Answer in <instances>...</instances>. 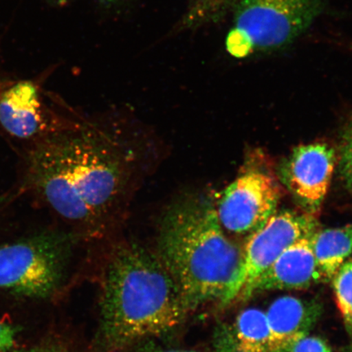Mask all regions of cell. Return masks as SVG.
I'll list each match as a JSON object with an SVG mask.
<instances>
[{"mask_svg":"<svg viewBox=\"0 0 352 352\" xmlns=\"http://www.w3.org/2000/svg\"><path fill=\"white\" fill-rule=\"evenodd\" d=\"M30 188L68 221L95 228L124 197L130 170L118 148L91 132L51 136L30 152Z\"/></svg>","mask_w":352,"mask_h":352,"instance_id":"6da1fadb","label":"cell"},{"mask_svg":"<svg viewBox=\"0 0 352 352\" xmlns=\"http://www.w3.org/2000/svg\"><path fill=\"white\" fill-rule=\"evenodd\" d=\"M100 281L95 352H120L145 338L169 336L189 316L155 252L138 244L114 248Z\"/></svg>","mask_w":352,"mask_h":352,"instance_id":"7a4b0ae2","label":"cell"},{"mask_svg":"<svg viewBox=\"0 0 352 352\" xmlns=\"http://www.w3.org/2000/svg\"><path fill=\"white\" fill-rule=\"evenodd\" d=\"M155 254L177 285L189 315L210 303L236 301L243 250L226 236L217 209L206 198L184 196L169 206Z\"/></svg>","mask_w":352,"mask_h":352,"instance_id":"3957f363","label":"cell"},{"mask_svg":"<svg viewBox=\"0 0 352 352\" xmlns=\"http://www.w3.org/2000/svg\"><path fill=\"white\" fill-rule=\"evenodd\" d=\"M324 0H240L227 50L236 58L277 50L309 28Z\"/></svg>","mask_w":352,"mask_h":352,"instance_id":"277c9868","label":"cell"},{"mask_svg":"<svg viewBox=\"0 0 352 352\" xmlns=\"http://www.w3.org/2000/svg\"><path fill=\"white\" fill-rule=\"evenodd\" d=\"M68 256L67 241L43 233L0 248V289L43 298L58 289Z\"/></svg>","mask_w":352,"mask_h":352,"instance_id":"5b68a950","label":"cell"},{"mask_svg":"<svg viewBox=\"0 0 352 352\" xmlns=\"http://www.w3.org/2000/svg\"><path fill=\"white\" fill-rule=\"evenodd\" d=\"M316 228V221L309 215L283 211L252 232L243 249L236 300H248L258 277L294 242L314 234Z\"/></svg>","mask_w":352,"mask_h":352,"instance_id":"8992f818","label":"cell"},{"mask_svg":"<svg viewBox=\"0 0 352 352\" xmlns=\"http://www.w3.org/2000/svg\"><path fill=\"white\" fill-rule=\"evenodd\" d=\"M280 196L278 186L271 176L248 171L224 191L217 209L219 223L235 234H252L276 213Z\"/></svg>","mask_w":352,"mask_h":352,"instance_id":"52a82bcc","label":"cell"},{"mask_svg":"<svg viewBox=\"0 0 352 352\" xmlns=\"http://www.w3.org/2000/svg\"><path fill=\"white\" fill-rule=\"evenodd\" d=\"M334 166L336 153L329 145H301L290 154L281 175L299 204L314 213L327 195Z\"/></svg>","mask_w":352,"mask_h":352,"instance_id":"ba28073f","label":"cell"},{"mask_svg":"<svg viewBox=\"0 0 352 352\" xmlns=\"http://www.w3.org/2000/svg\"><path fill=\"white\" fill-rule=\"evenodd\" d=\"M311 236L294 242L258 277L250 290L254 294L270 290H301L314 285L321 278L316 265Z\"/></svg>","mask_w":352,"mask_h":352,"instance_id":"9c48e42d","label":"cell"},{"mask_svg":"<svg viewBox=\"0 0 352 352\" xmlns=\"http://www.w3.org/2000/svg\"><path fill=\"white\" fill-rule=\"evenodd\" d=\"M320 307L314 302L283 296L272 303L266 316L270 328V352H289L308 336L319 318Z\"/></svg>","mask_w":352,"mask_h":352,"instance_id":"30bf717a","label":"cell"},{"mask_svg":"<svg viewBox=\"0 0 352 352\" xmlns=\"http://www.w3.org/2000/svg\"><path fill=\"white\" fill-rule=\"evenodd\" d=\"M0 124L21 139L34 138L46 130V116L33 82H16L0 94Z\"/></svg>","mask_w":352,"mask_h":352,"instance_id":"8fae6325","label":"cell"},{"mask_svg":"<svg viewBox=\"0 0 352 352\" xmlns=\"http://www.w3.org/2000/svg\"><path fill=\"white\" fill-rule=\"evenodd\" d=\"M270 338L266 314L249 308L237 316L231 332L219 333L215 352H270Z\"/></svg>","mask_w":352,"mask_h":352,"instance_id":"7c38bea8","label":"cell"},{"mask_svg":"<svg viewBox=\"0 0 352 352\" xmlns=\"http://www.w3.org/2000/svg\"><path fill=\"white\" fill-rule=\"evenodd\" d=\"M322 280H333L352 254V226L315 232L311 237Z\"/></svg>","mask_w":352,"mask_h":352,"instance_id":"4fadbf2b","label":"cell"},{"mask_svg":"<svg viewBox=\"0 0 352 352\" xmlns=\"http://www.w3.org/2000/svg\"><path fill=\"white\" fill-rule=\"evenodd\" d=\"M333 281L338 310L346 331L352 338V258L343 264Z\"/></svg>","mask_w":352,"mask_h":352,"instance_id":"5bb4252c","label":"cell"},{"mask_svg":"<svg viewBox=\"0 0 352 352\" xmlns=\"http://www.w3.org/2000/svg\"><path fill=\"white\" fill-rule=\"evenodd\" d=\"M164 338H149L134 343L120 352H204L186 347L170 345Z\"/></svg>","mask_w":352,"mask_h":352,"instance_id":"9a60e30c","label":"cell"},{"mask_svg":"<svg viewBox=\"0 0 352 352\" xmlns=\"http://www.w3.org/2000/svg\"><path fill=\"white\" fill-rule=\"evenodd\" d=\"M342 173L352 190V123L346 132L342 148Z\"/></svg>","mask_w":352,"mask_h":352,"instance_id":"2e32d148","label":"cell"},{"mask_svg":"<svg viewBox=\"0 0 352 352\" xmlns=\"http://www.w3.org/2000/svg\"><path fill=\"white\" fill-rule=\"evenodd\" d=\"M289 352H332L327 342L318 337L306 336L298 340Z\"/></svg>","mask_w":352,"mask_h":352,"instance_id":"e0dca14e","label":"cell"},{"mask_svg":"<svg viewBox=\"0 0 352 352\" xmlns=\"http://www.w3.org/2000/svg\"><path fill=\"white\" fill-rule=\"evenodd\" d=\"M16 331L12 325L0 321V352L10 350L14 344Z\"/></svg>","mask_w":352,"mask_h":352,"instance_id":"ac0fdd59","label":"cell"},{"mask_svg":"<svg viewBox=\"0 0 352 352\" xmlns=\"http://www.w3.org/2000/svg\"><path fill=\"white\" fill-rule=\"evenodd\" d=\"M25 352H60L59 351H56L54 349H36V350H32L30 351H25Z\"/></svg>","mask_w":352,"mask_h":352,"instance_id":"d6986e66","label":"cell"},{"mask_svg":"<svg viewBox=\"0 0 352 352\" xmlns=\"http://www.w3.org/2000/svg\"><path fill=\"white\" fill-rule=\"evenodd\" d=\"M100 1H102L104 3H116V2L120 1V0H100Z\"/></svg>","mask_w":352,"mask_h":352,"instance_id":"ffe728a7","label":"cell"},{"mask_svg":"<svg viewBox=\"0 0 352 352\" xmlns=\"http://www.w3.org/2000/svg\"><path fill=\"white\" fill-rule=\"evenodd\" d=\"M6 198H7V197H6V196L0 197V206L3 204V202L6 201Z\"/></svg>","mask_w":352,"mask_h":352,"instance_id":"44dd1931","label":"cell"},{"mask_svg":"<svg viewBox=\"0 0 352 352\" xmlns=\"http://www.w3.org/2000/svg\"><path fill=\"white\" fill-rule=\"evenodd\" d=\"M56 1H58V2H65V0H56Z\"/></svg>","mask_w":352,"mask_h":352,"instance_id":"7402d4cb","label":"cell"},{"mask_svg":"<svg viewBox=\"0 0 352 352\" xmlns=\"http://www.w3.org/2000/svg\"><path fill=\"white\" fill-rule=\"evenodd\" d=\"M351 352H352V347H351Z\"/></svg>","mask_w":352,"mask_h":352,"instance_id":"603a6c76","label":"cell"}]
</instances>
